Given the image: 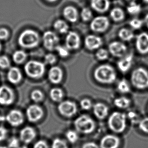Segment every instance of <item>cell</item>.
Returning a JSON list of instances; mask_svg holds the SVG:
<instances>
[{"label": "cell", "instance_id": "cell-1", "mask_svg": "<svg viewBox=\"0 0 148 148\" xmlns=\"http://www.w3.org/2000/svg\"><path fill=\"white\" fill-rule=\"evenodd\" d=\"M95 79L104 84H110L114 82L117 78V73L111 65L104 64L97 66L94 72Z\"/></svg>", "mask_w": 148, "mask_h": 148}, {"label": "cell", "instance_id": "cell-2", "mask_svg": "<svg viewBox=\"0 0 148 148\" xmlns=\"http://www.w3.org/2000/svg\"><path fill=\"white\" fill-rule=\"evenodd\" d=\"M39 42L40 36L38 33L31 29H27L23 31L18 38L19 46L25 49L36 47Z\"/></svg>", "mask_w": 148, "mask_h": 148}, {"label": "cell", "instance_id": "cell-3", "mask_svg": "<svg viewBox=\"0 0 148 148\" xmlns=\"http://www.w3.org/2000/svg\"><path fill=\"white\" fill-rule=\"evenodd\" d=\"M25 73L27 76L34 79L42 78L45 72V65L42 62L31 60L27 62L24 66Z\"/></svg>", "mask_w": 148, "mask_h": 148}, {"label": "cell", "instance_id": "cell-4", "mask_svg": "<svg viewBox=\"0 0 148 148\" xmlns=\"http://www.w3.org/2000/svg\"><path fill=\"white\" fill-rule=\"evenodd\" d=\"M130 80L136 88L144 89L148 88V71L142 67L136 68L132 72Z\"/></svg>", "mask_w": 148, "mask_h": 148}, {"label": "cell", "instance_id": "cell-5", "mask_svg": "<svg viewBox=\"0 0 148 148\" xmlns=\"http://www.w3.org/2000/svg\"><path fill=\"white\" fill-rule=\"evenodd\" d=\"M108 125L112 131L116 133H121L126 127V116L121 112H114L109 117Z\"/></svg>", "mask_w": 148, "mask_h": 148}, {"label": "cell", "instance_id": "cell-6", "mask_svg": "<svg viewBox=\"0 0 148 148\" xmlns=\"http://www.w3.org/2000/svg\"><path fill=\"white\" fill-rule=\"evenodd\" d=\"M74 126L77 131L81 134H89L94 131L95 128V123L90 116L83 115L75 120Z\"/></svg>", "mask_w": 148, "mask_h": 148}, {"label": "cell", "instance_id": "cell-7", "mask_svg": "<svg viewBox=\"0 0 148 148\" xmlns=\"http://www.w3.org/2000/svg\"><path fill=\"white\" fill-rule=\"evenodd\" d=\"M110 21L107 17L100 15L95 17L91 21L90 28L91 30L97 33H103L109 29Z\"/></svg>", "mask_w": 148, "mask_h": 148}, {"label": "cell", "instance_id": "cell-8", "mask_svg": "<svg viewBox=\"0 0 148 148\" xmlns=\"http://www.w3.org/2000/svg\"><path fill=\"white\" fill-rule=\"evenodd\" d=\"M59 113L64 117L70 118L74 116L77 112V107L74 101L69 100L62 101L58 106Z\"/></svg>", "mask_w": 148, "mask_h": 148}, {"label": "cell", "instance_id": "cell-9", "mask_svg": "<svg viewBox=\"0 0 148 148\" xmlns=\"http://www.w3.org/2000/svg\"><path fill=\"white\" fill-rule=\"evenodd\" d=\"M43 42L44 47L49 51L56 50L59 45L60 38L58 35L53 31H47L43 35Z\"/></svg>", "mask_w": 148, "mask_h": 148}, {"label": "cell", "instance_id": "cell-10", "mask_svg": "<svg viewBox=\"0 0 148 148\" xmlns=\"http://www.w3.org/2000/svg\"><path fill=\"white\" fill-rule=\"evenodd\" d=\"M26 115L29 122L36 123L39 121L43 117V110L39 105L36 104L31 105L27 109Z\"/></svg>", "mask_w": 148, "mask_h": 148}, {"label": "cell", "instance_id": "cell-11", "mask_svg": "<svg viewBox=\"0 0 148 148\" xmlns=\"http://www.w3.org/2000/svg\"><path fill=\"white\" fill-rule=\"evenodd\" d=\"M15 99L12 89L6 85L0 86V105L9 106L14 103Z\"/></svg>", "mask_w": 148, "mask_h": 148}, {"label": "cell", "instance_id": "cell-12", "mask_svg": "<svg viewBox=\"0 0 148 148\" xmlns=\"http://www.w3.org/2000/svg\"><path fill=\"white\" fill-rule=\"evenodd\" d=\"M108 51L112 56L120 58L126 55L127 47L121 42L113 41L108 46Z\"/></svg>", "mask_w": 148, "mask_h": 148}, {"label": "cell", "instance_id": "cell-13", "mask_svg": "<svg viewBox=\"0 0 148 148\" xmlns=\"http://www.w3.org/2000/svg\"><path fill=\"white\" fill-rule=\"evenodd\" d=\"M81 45V38L78 33L74 31L69 32L65 38V46L70 50L78 49Z\"/></svg>", "mask_w": 148, "mask_h": 148}, {"label": "cell", "instance_id": "cell-14", "mask_svg": "<svg viewBox=\"0 0 148 148\" xmlns=\"http://www.w3.org/2000/svg\"><path fill=\"white\" fill-rule=\"evenodd\" d=\"M135 46L137 51L142 55L148 53V34L142 32L136 37Z\"/></svg>", "mask_w": 148, "mask_h": 148}, {"label": "cell", "instance_id": "cell-15", "mask_svg": "<svg viewBox=\"0 0 148 148\" xmlns=\"http://www.w3.org/2000/svg\"><path fill=\"white\" fill-rule=\"evenodd\" d=\"M5 119L11 126L17 127L21 125L24 122V116L18 110H11L5 117Z\"/></svg>", "mask_w": 148, "mask_h": 148}, {"label": "cell", "instance_id": "cell-16", "mask_svg": "<svg viewBox=\"0 0 148 148\" xmlns=\"http://www.w3.org/2000/svg\"><path fill=\"white\" fill-rule=\"evenodd\" d=\"M102 38L95 35H88L85 37L84 45L87 49L94 51L99 49L103 45Z\"/></svg>", "mask_w": 148, "mask_h": 148}, {"label": "cell", "instance_id": "cell-17", "mask_svg": "<svg viewBox=\"0 0 148 148\" xmlns=\"http://www.w3.org/2000/svg\"><path fill=\"white\" fill-rule=\"evenodd\" d=\"M120 144L119 138L113 134L103 136L100 143V148H118Z\"/></svg>", "mask_w": 148, "mask_h": 148}, {"label": "cell", "instance_id": "cell-18", "mask_svg": "<svg viewBox=\"0 0 148 148\" xmlns=\"http://www.w3.org/2000/svg\"><path fill=\"white\" fill-rule=\"evenodd\" d=\"M36 136L35 129L31 126H25L19 132V140L25 144L33 142Z\"/></svg>", "mask_w": 148, "mask_h": 148}, {"label": "cell", "instance_id": "cell-19", "mask_svg": "<svg viewBox=\"0 0 148 148\" xmlns=\"http://www.w3.org/2000/svg\"><path fill=\"white\" fill-rule=\"evenodd\" d=\"M64 77V73L61 68L54 66L50 69L48 73V78L54 84H58L62 82Z\"/></svg>", "mask_w": 148, "mask_h": 148}, {"label": "cell", "instance_id": "cell-20", "mask_svg": "<svg viewBox=\"0 0 148 148\" xmlns=\"http://www.w3.org/2000/svg\"><path fill=\"white\" fill-rule=\"evenodd\" d=\"M90 6L95 12L104 13L109 10L110 2L109 0H90Z\"/></svg>", "mask_w": 148, "mask_h": 148}, {"label": "cell", "instance_id": "cell-21", "mask_svg": "<svg viewBox=\"0 0 148 148\" xmlns=\"http://www.w3.org/2000/svg\"><path fill=\"white\" fill-rule=\"evenodd\" d=\"M134 56L132 53L127 54L120 58L117 62V66L120 71L122 73L128 72L132 67Z\"/></svg>", "mask_w": 148, "mask_h": 148}, {"label": "cell", "instance_id": "cell-22", "mask_svg": "<svg viewBox=\"0 0 148 148\" xmlns=\"http://www.w3.org/2000/svg\"><path fill=\"white\" fill-rule=\"evenodd\" d=\"M7 78L9 82L16 85L21 82L23 79V75L18 68L13 66L9 69L7 74Z\"/></svg>", "mask_w": 148, "mask_h": 148}, {"label": "cell", "instance_id": "cell-23", "mask_svg": "<svg viewBox=\"0 0 148 148\" xmlns=\"http://www.w3.org/2000/svg\"><path fill=\"white\" fill-rule=\"evenodd\" d=\"M62 14L64 18L70 23H76L78 19V11L74 6H68L66 7L63 10Z\"/></svg>", "mask_w": 148, "mask_h": 148}, {"label": "cell", "instance_id": "cell-24", "mask_svg": "<svg viewBox=\"0 0 148 148\" xmlns=\"http://www.w3.org/2000/svg\"><path fill=\"white\" fill-rule=\"evenodd\" d=\"M95 115L99 119H103L109 113V109L106 105L102 103H97L93 107Z\"/></svg>", "mask_w": 148, "mask_h": 148}, {"label": "cell", "instance_id": "cell-25", "mask_svg": "<svg viewBox=\"0 0 148 148\" xmlns=\"http://www.w3.org/2000/svg\"><path fill=\"white\" fill-rule=\"evenodd\" d=\"M110 16L114 21L118 23L123 21L125 17V14L122 9L115 7L110 11Z\"/></svg>", "mask_w": 148, "mask_h": 148}, {"label": "cell", "instance_id": "cell-26", "mask_svg": "<svg viewBox=\"0 0 148 148\" xmlns=\"http://www.w3.org/2000/svg\"><path fill=\"white\" fill-rule=\"evenodd\" d=\"M118 35L120 39L124 42L130 41L134 38V34L132 30L125 27L120 29Z\"/></svg>", "mask_w": 148, "mask_h": 148}, {"label": "cell", "instance_id": "cell-27", "mask_svg": "<svg viewBox=\"0 0 148 148\" xmlns=\"http://www.w3.org/2000/svg\"><path fill=\"white\" fill-rule=\"evenodd\" d=\"M54 30L61 34H66L69 32V27L65 21L62 19H58L53 24Z\"/></svg>", "mask_w": 148, "mask_h": 148}, {"label": "cell", "instance_id": "cell-28", "mask_svg": "<svg viewBox=\"0 0 148 148\" xmlns=\"http://www.w3.org/2000/svg\"><path fill=\"white\" fill-rule=\"evenodd\" d=\"M49 96L51 99L54 102L60 103L64 98V91L60 88H53L50 91Z\"/></svg>", "mask_w": 148, "mask_h": 148}, {"label": "cell", "instance_id": "cell-29", "mask_svg": "<svg viewBox=\"0 0 148 148\" xmlns=\"http://www.w3.org/2000/svg\"><path fill=\"white\" fill-rule=\"evenodd\" d=\"M27 58V53L23 50H18L13 53V60L17 64H23Z\"/></svg>", "mask_w": 148, "mask_h": 148}, {"label": "cell", "instance_id": "cell-30", "mask_svg": "<svg viewBox=\"0 0 148 148\" xmlns=\"http://www.w3.org/2000/svg\"><path fill=\"white\" fill-rule=\"evenodd\" d=\"M127 12L130 15H136L142 11V7L139 4L136 2V1L130 2L127 7Z\"/></svg>", "mask_w": 148, "mask_h": 148}, {"label": "cell", "instance_id": "cell-31", "mask_svg": "<svg viewBox=\"0 0 148 148\" xmlns=\"http://www.w3.org/2000/svg\"><path fill=\"white\" fill-rule=\"evenodd\" d=\"M114 105L116 107L121 109H126L130 104V100L126 97H118L114 101Z\"/></svg>", "mask_w": 148, "mask_h": 148}, {"label": "cell", "instance_id": "cell-32", "mask_svg": "<svg viewBox=\"0 0 148 148\" xmlns=\"http://www.w3.org/2000/svg\"><path fill=\"white\" fill-rule=\"evenodd\" d=\"M80 16L83 21L88 22L93 19V13L90 9L84 7L81 10Z\"/></svg>", "mask_w": 148, "mask_h": 148}, {"label": "cell", "instance_id": "cell-33", "mask_svg": "<svg viewBox=\"0 0 148 148\" xmlns=\"http://www.w3.org/2000/svg\"><path fill=\"white\" fill-rule=\"evenodd\" d=\"M109 54L110 53L108 50L103 48H100L99 49L97 50L95 56L98 60L104 61L109 58Z\"/></svg>", "mask_w": 148, "mask_h": 148}, {"label": "cell", "instance_id": "cell-34", "mask_svg": "<svg viewBox=\"0 0 148 148\" xmlns=\"http://www.w3.org/2000/svg\"><path fill=\"white\" fill-rule=\"evenodd\" d=\"M31 98L35 103H40L43 100L44 95L41 91L39 89H35L31 92Z\"/></svg>", "mask_w": 148, "mask_h": 148}, {"label": "cell", "instance_id": "cell-35", "mask_svg": "<svg viewBox=\"0 0 148 148\" xmlns=\"http://www.w3.org/2000/svg\"><path fill=\"white\" fill-rule=\"evenodd\" d=\"M117 89L120 92L127 93L130 90V84L125 79H123L118 83Z\"/></svg>", "mask_w": 148, "mask_h": 148}, {"label": "cell", "instance_id": "cell-36", "mask_svg": "<svg viewBox=\"0 0 148 148\" xmlns=\"http://www.w3.org/2000/svg\"><path fill=\"white\" fill-rule=\"evenodd\" d=\"M66 137L69 142L71 144H75L79 139L78 134L77 132L72 130H69L66 132Z\"/></svg>", "mask_w": 148, "mask_h": 148}, {"label": "cell", "instance_id": "cell-37", "mask_svg": "<svg viewBox=\"0 0 148 148\" xmlns=\"http://www.w3.org/2000/svg\"><path fill=\"white\" fill-rule=\"evenodd\" d=\"M144 21L138 18H134L130 21V27L134 29H141L144 25Z\"/></svg>", "mask_w": 148, "mask_h": 148}, {"label": "cell", "instance_id": "cell-38", "mask_svg": "<svg viewBox=\"0 0 148 148\" xmlns=\"http://www.w3.org/2000/svg\"><path fill=\"white\" fill-rule=\"evenodd\" d=\"M58 56L62 58H67L70 55V50L66 46L59 45L56 48V50Z\"/></svg>", "mask_w": 148, "mask_h": 148}, {"label": "cell", "instance_id": "cell-39", "mask_svg": "<svg viewBox=\"0 0 148 148\" xmlns=\"http://www.w3.org/2000/svg\"><path fill=\"white\" fill-rule=\"evenodd\" d=\"M51 148H68V146L65 140L56 138L52 143Z\"/></svg>", "mask_w": 148, "mask_h": 148}, {"label": "cell", "instance_id": "cell-40", "mask_svg": "<svg viewBox=\"0 0 148 148\" xmlns=\"http://www.w3.org/2000/svg\"><path fill=\"white\" fill-rule=\"evenodd\" d=\"M10 66V61L6 56H0V68L6 69L9 68Z\"/></svg>", "mask_w": 148, "mask_h": 148}, {"label": "cell", "instance_id": "cell-41", "mask_svg": "<svg viewBox=\"0 0 148 148\" xmlns=\"http://www.w3.org/2000/svg\"><path fill=\"white\" fill-rule=\"evenodd\" d=\"M80 106L83 110L88 111L92 108V103L89 99H83L81 101Z\"/></svg>", "mask_w": 148, "mask_h": 148}, {"label": "cell", "instance_id": "cell-42", "mask_svg": "<svg viewBox=\"0 0 148 148\" xmlns=\"http://www.w3.org/2000/svg\"><path fill=\"white\" fill-rule=\"evenodd\" d=\"M44 62L46 64L52 65L56 62V56L52 53H48L44 57Z\"/></svg>", "mask_w": 148, "mask_h": 148}, {"label": "cell", "instance_id": "cell-43", "mask_svg": "<svg viewBox=\"0 0 148 148\" xmlns=\"http://www.w3.org/2000/svg\"><path fill=\"white\" fill-rule=\"evenodd\" d=\"M139 128L142 132L148 134V117L144 118L140 121Z\"/></svg>", "mask_w": 148, "mask_h": 148}, {"label": "cell", "instance_id": "cell-44", "mask_svg": "<svg viewBox=\"0 0 148 148\" xmlns=\"http://www.w3.org/2000/svg\"><path fill=\"white\" fill-rule=\"evenodd\" d=\"M9 148H18L19 147V140L16 137H12L8 142Z\"/></svg>", "mask_w": 148, "mask_h": 148}, {"label": "cell", "instance_id": "cell-45", "mask_svg": "<svg viewBox=\"0 0 148 148\" xmlns=\"http://www.w3.org/2000/svg\"><path fill=\"white\" fill-rule=\"evenodd\" d=\"M33 148H49V146L45 140H40L34 144Z\"/></svg>", "mask_w": 148, "mask_h": 148}, {"label": "cell", "instance_id": "cell-46", "mask_svg": "<svg viewBox=\"0 0 148 148\" xmlns=\"http://www.w3.org/2000/svg\"><path fill=\"white\" fill-rule=\"evenodd\" d=\"M9 33L6 28L0 29V40H5L8 38Z\"/></svg>", "mask_w": 148, "mask_h": 148}, {"label": "cell", "instance_id": "cell-47", "mask_svg": "<svg viewBox=\"0 0 148 148\" xmlns=\"http://www.w3.org/2000/svg\"><path fill=\"white\" fill-rule=\"evenodd\" d=\"M8 130L3 126H0V142L3 141L7 138Z\"/></svg>", "mask_w": 148, "mask_h": 148}, {"label": "cell", "instance_id": "cell-48", "mask_svg": "<svg viewBox=\"0 0 148 148\" xmlns=\"http://www.w3.org/2000/svg\"><path fill=\"white\" fill-rule=\"evenodd\" d=\"M82 148H99V146L93 142H88L84 144Z\"/></svg>", "mask_w": 148, "mask_h": 148}, {"label": "cell", "instance_id": "cell-49", "mask_svg": "<svg viewBox=\"0 0 148 148\" xmlns=\"http://www.w3.org/2000/svg\"><path fill=\"white\" fill-rule=\"evenodd\" d=\"M143 21H144V24H145L146 27L148 29V13L145 16Z\"/></svg>", "mask_w": 148, "mask_h": 148}, {"label": "cell", "instance_id": "cell-50", "mask_svg": "<svg viewBox=\"0 0 148 148\" xmlns=\"http://www.w3.org/2000/svg\"><path fill=\"white\" fill-rule=\"evenodd\" d=\"M5 117L3 116L0 115V122H1L4 121L5 120Z\"/></svg>", "mask_w": 148, "mask_h": 148}, {"label": "cell", "instance_id": "cell-51", "mask_svg": "<svg viewBox=\"0 0 148 148\" xmlns=\"http://www.w3.org/2000/svg\"><path fill=\"white\" fill-rule=\"evenodd\" d=\"M46 1H47L48 2L50 3H53L56 2L57 0H46Z\"/></svg>", "mask_w": 148, "mask_h": 148}, {"label": "cell", "instance_id": "cell-52", "mask_svg": "<svg viewBox=\"0 0 148 148\" xmlns=\"http://www.w3.org/2000/svg\"><path fill=\"white\" fill-rule=\"evenodd\" d=\"M18 148H28L27 147V146H21V147H19Z\"/></svg>", "mask_w": 148, "mask_h": 148}, {"label": "cell", "instance_id": "cell-53", "mask_svg": "<svg viewBox=\"0 0 148 148\" xmlns=\"http://www.w3.org/2000/svg\"><path fill=\"white\" fill-rule=\"evenodd\" d=\"M0 148H9L8 147H7L6 146H0Z\"/></svg>", "mask_w": 148, "mask_h": 148}, {"label": "cell", "instance_id": "cell-54", "mask_svg": "<svg viewBox=\"0 0 148 148\" xmlns=\"http://www.w3.org/2000/svg\"><path fill=\"white\" fill-rule=\"evenodd\" d=\"M143 2H144V3L148 4V0H143Z\"/></svg>", "mask_w": 148, "mask_h": 148}, {"label": "cell", "instance_id": "cell-55", "mask_svg": "<svg viewBox=\"0 0 148 148\" xmlns=\"http://www.w3.org/2000/svg\"><path fill=\"white\" fill-rule=\"evenodd\" d=\"M126 1H129V2H133V1H136V0H126Z\"/></svg>", "mask_w": 148, "mask_h": 148}, {"label": "cell", "instance_id": "cell-56", "mask_svg": "<svg viewBox=\"0 0 148 148\" xmlns=\"http://www.w3.org/2000/svg\"><path fill=\"white\" fill-rule=\"evenodd\" d=\"M1 50H2V45H1V44L0 43V51H1Z\"/></svg>", "mask_w": 148, "mask_h": 148}]
</instances>
